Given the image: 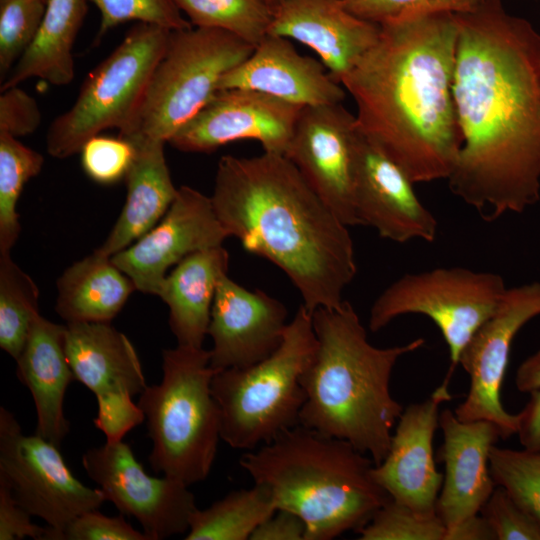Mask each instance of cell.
I'll return each instance as SVG.
<instances>
[{
	"instance_id": "obj_1",
	"label": "cell",
	"mask_w": 540,
	"mask_h": 540,
	"mask_svg": "<svg viewBox=\"0 0 540 540\" xmlns=\"http://www.w3.org/2000/svg\"><path fill=\"white\" fill-rule=\"evenodd\" d=\"M455 16L463 145L449 187L487 220L521 213L540 198V34L501 0Z\"/></svg>"
},
{
	"instance_id": "obj_2",
	"label": "cell",
	"mask_w": 540,
	"mask_h": 540,
	"mask_svg": "<svg viewBox=\"0 0 540 540\" xmlns=\"http://www.w3.org/2000/svg\"><path fill=\"white\" fill-rule=\"evenodd\" d=\"M380 26L378 40L341 81L357 126L414 184L448 179L463 145L452 91L455 13Z\"/></svg>"
},
{
	"instance_id": "obj_3",
	"label": "cell",
	"mask_w": 540,
	"mask_h": 540,
	"mask_svg": "<svg viewBox=\"0 0 540 540\" xmlns=\"http://www.w3.org/2000/svg\"><path fill=\"white\" fill-rule=\"evenodd\" d=\"M211 200L229 237L280 268L311 313L343 303L357 273L349 226L288 157L223 156Z\"/></svg>"
},
{
	"instance_id": "obj_4",
	"label": "cell",
	"mask_w": 540,
	"mask_h": 540,
	"mask_svg": "<svg viewBox=\"0 0 540 540\" xmlns=\"http://www.w3.org/2000/svg\"><path fill=\"white\" fill-rule=\"evenodd\" d=\"M317 345L300 376L305 400L299 424L345 440L374 465L386 457L403 406L390 392L397 361L420 349L424 338L388 348L373 346L348 301L312 312Z\"/></svg>"
},
{
	"instance_id": "obj_5",
	"label": "cell",
	"mask_w": 540,
	"mask_h": 540,
	"mask_svg": "<svg viewBox=\"0 0 540 540\" xmlns=\"http://www.w3.org/2000/svg\"><path fill=\"white\" fill-rule=\"evenodd\" d=\"M240 466L271 492L277 509L298 515L305 540L357 532L391 497L376 482L374 462L349 442L300 424L246 451Z\"/></svg>"
},
{
	"instance_id": "obj_6",
	"label": "cell",
	"mask_w": 540,
	"mask_h": 540,
	"mask_svg": "<svg viewBox=\"0 0 540 540\" xmlns=\"http://www.w3.org/2000/svg\"><path fill=\"white\" fill-rule=\"evenodd\" d=\"M210 358L203 347L163 350L162 380L147 385L137 402L152 441L151 468L189 486L207 478L221 439Z\"/></svg>"
},
{
	"instance_id": "obj_7",
	"label": "cell",
	"mask_w": 540,
	"mask_h": 540,
	"mask_svg": "<svg viewBox=\"0 0 540 540\" xmlns=\"http://www.w3.org/2000/svg\"><path fill=\"white\" fill-rule=\"evenodd\" d=\"M316 345L312 313L300 305L270 356L248 367L217 371L211 390L219 407L221 440L249 451L298 425L305 400L300 376Z\"/></svg>"
},
{
	"instance_id": "obj_8",
	"label": "cell",
	"mask_w": 540,
	"mask_h": 540,
	"mask_svg": "<svg viewBox=\"0 0 540 540\" xmlns=\"http://www.w3.org/2000/svg\"><path fill=\"white\" fill-rule=\"evenodd\" d=\"M254 48L221 29L192 26L171 31L140 105L119 136L131 143L169 142L212 99L224 75Z\"/></svg>"
},
{
	"instance_id": "obj_9",
	"label": "cell",
	"mask_w": 540,
	"mask_h": 540,
	"mask_svg": "<svg viewBox=\"0 0 540 540\" xmlns=\"http://www.w3.org/2000/svg\"><path fill=\"white\" fill-rule=\"evenodd\" d=\"M171 31L138 23L86 78L73 105L50 125L46 145L55 158L80 152L100 132L123 130L134 117Z\"/></svg>"
},
{
	"instance_id": "obj_10",
	"label": "cell",
	"mask_w": 540,
	"mask_h": 540,
	"mask_svg": "<svg viewBox=\"0 0 540 540\" xmlns=\"http://www.w3.org/2000/svg\"><path fill=\"white\" fill-rule=\"evenodd\" d=\"M507 286L494 272L465 267H439L408 273L386 287L370 309L369 329L377 332L399 316L420 314L440 330L449 350V380L463 349L494 313Z\"/></svg>"
},
{
	"instance_id": "obj_11",
	"label": "cell",
	"mask_w": 540,
	"mask_h": 540,
	"mask_svg": "<svg viewBox=\"0 0 540 540\" xmlns=\"http://www.w3.org/2000/svg\"><path fill=\"white\" fill-rule=\"evenodd\" d=\"M0 478L24 509L47 523L46 540H59L74 518L106 501L100 488L73 475L58 446L36 433L24 434L5 407L0 408Z\"/></svg>"
},
{
	"instance_id": "obj_12",
	"label": "cell",
	"mask_w": 540,
	"mask_h": 540,
	"mask_svg": "<svg viewBox=\"0 0 540 540\" xmlns=\"http://www.w3.org/2000/svg\"><path fill=\"white\" fill-rule=\"evenodd\" d=\"M65 350L75 380L94 393V425L107 441L122 440L145 416L133 396L147 383L135 347L110 323H66Z\"/></svg>"
},
{
	"instance_id": "obj_13",
	"label": "cell",
	"mask_w": 540,
	"mask_h": 540,
	"mask_svg": "<svg viewBox=\"0 0 540 540\" xmlns=\"http://www.w3.org/2000/svg\"><path fill=\"white\" fill-rule=\"evenodd\" d=\"M538 315L540 282L507 287L494 313L461 353L459 364L470 377V387L465 400L454 411L460 421H490L504 440L517 434L518 416L504 409L501 386L516 334Z\"/></svg>"
},
{
	"instance_id": "obj_14",
	"label": "cell",
	"mask_w": 540,
	"mask_h": 540,
	"mask_svg": "<svg viewBox=\"0 0 540 540\" xmlns=\"http://www.w3.org/2000/svg\"><path fill=\"white\" fill-rule=\"evenodd\" d=\"M87 475L121 514L133 516L149 540L186 533L197 509L189 485L174 478L150 476L130 445L107 441L82 456Z\"/></svg>"
},
{
	"instance_id": "obj_15",
	"label": "cell",
	"mask_w": 540,
	"mask_h": 540,
	"mask_svg": "<svg viewBox=\"0 0 540 540\" xmlns=\"http://www.w3.org/2000/svg\"><path fill=\"white\" fill-rule=\"evenodd\" d=\"M355 115L343 105L303 107L286 153L306 182L347 226L359 225L354 205Z\"/></svg>"
},
{
	"instance_id": "obj_16",
	"label": "cell",
	"mask_w": 540,
	"mask_h": 540,
	"mask_svg": "<svg viewBox=\"0 0 540 540\" xmlns=\"http://www.w3.org/2000/svg\"><path fill=\"white\" fill-rule=\"evenodd\" d=\"M227 237L211 197L182 186L161 220L111 259L136 290L159 296L172 266L195 252L222 245Z\"/></svg>"
},
{
	"instance_id": "obj_17",
	"label": "cell",
	"mask_w": 540,
	"mask_h": 540,
	"mask_svg": "<svg viewBox=\"0 0 540 540\" xmlns=\"http://www.w3.org/2000/svg\"><path fill=\"white\" fill-rule=\"evenodd\" d=\"M303 107L248 89L218 90L170 140L184 152H212L239 140L286 155Z\"/></svg>"
},
{
	"instance_id": "obj_18",
	"label": "cell",
	"mask_w": 540,
	"mask_h": 540,
	"mask_svg": "<svg viewBox=\"0 0 540 540\" xmlns=\"http://www.w3.org/2000/svg\"><path fill=\"white\" fill-rule=\"evenodd\" d=\"M413 185L406 173L359 130L354 179L359 225L373 227L380 237L397 243L433 242L438 221L420 201Z\"/></svg>"
},
{
	"instance_id": "obj_19",
	"label": "cell",
	"mask_w": 540,
	"mask_h": 540,
	"mask_svg": "<svg viewBox=\"0 0 540 540\" xmlns=\"http://www.w3.org/2000/svg\"><path fill=\"white\" fill-rule=\"evenodd\" d=\"M450 399L448 386L442 383L425 401L404 408L386 457L372 470L394 501L423 515L437 514L444 475L436 469L433 437L439 427V407Z\"/></svg>"
},
{
	"instance_id": "obj_20",
	"label": "cell",
	"mask_w": 540,
	"mask_h": 540,
	"mask_svg": "<svg viewBox=\"0 0 540 540\" xmlns=\"http://www.w3.org/2000/svg\"><path fill=\"white\" fill-rule=\"evenodd\" d=\"M288 311L262 290H249L228 274L219 281L211 308L208 335L215 370L244 368L270 356L281 344Z\"/></svg>"
},
{
	"instance_id": "obj_21",
	"label": "cell",
	"mask_w": 540,
	"mask_h": 540,
	"mask_svg": "<svg viewBox=\"0 0 540 540\" xmlns=\"http://www.w3.org/2000/svg\"><path fill=\"white\" fill-rule=\"evenodd\" d=\"M444 442L438 460L445 475L436 513L446 530L480 514L496 484L489 468L490 449L501 438L498 427L487 420L460 421L449 409L439 415Z\"/></svg>"
},
{
	"instance_id": "obj_22",
	"label": "cell",
	"mask_w": 540,
	"mask_h": 540,
	"mask_svg": "<svg viewBox=\"0 0 540 540\" xmlns=\"http://www.w3.org/2000/svg\"><path fill=\"white\" fill-rule=\"evenodd\" d=\"M381 26L348 12L341 0H282L268 34L295 40L318 56L341 83L360 57L378 40Z\"/></svg>"
},
{
	"instance_id": "obj_23",
	"label": "cell",
	"mask_w": 540,
	"mask_h": 540,
	"mask_svg": "<svg viewBox=\"0 0 540 540\" xmlns=\"http://www.w3.org/2000/svg\"><path fill=\"white\" fill-rule=\"evenodd\" d=\"M248 89L301 107L340 104L345 88L321 61L298 53L284 37L267 34L252 54L222 78L219 90Z\"/></svg>"
},
{
	"instance_id": "obj_24",
	"label": "cell",
	"mask_w": 540,
	"mask_h": 540,
	"mask_svg": "<svg viewBox=\"0 0 540 540\" xmlns=\"http://www.w3.org/2000/svg\"><path fill=\"white\" fill-rule=\"evenodd\" d=\"M65 331L66 325L51 322L39 314L16 359L17 377L33 397L35 433L58 447L69 433L63 403L68 386L75 380L66 355Z\"/></svg>"
},
{
	"instance_id": "obj_25",
	"label": "cell",
	"mask_w": 540,
	"mask_h": 540,
	"mask_svg": "<svg viewBox=\"0 0 540 540\" xmlns=\"http://www.w3.org/2000/svg\"><path fill=\"white\" fill-rule=\"evenodd\" d=\"M131 144L135 156L125 176L126 201L108 237L95 250L107 257L129 247L153 228L178 192L165 159V143L141 141Z\"/></svg>"
},
{
	"instance_id": "obj_26",
	"label": "cell",
	"mask_w": 540,
	"mask_h": 540,
	"mask_svg": "<svg viewBox=\"0 0 540 540\" xmlns=\"http://www.w3.org/2000/svg\"><path fill=\"white\" fill-rule=\"evenodd\" d=\"M228 267L229 253L220 245L187 256L165 277L159 297L169 307L177 345L203 347L216 290Z\"/></svg>"
},
{
	"instance_id": "obj_27",
	"label": "cell",
	"mask_w": 540,
	"mask_h": 540,
	"mask_svg": "<svg viewBox=\"0 0 540 540\" xmlns=\"http://www.w3.org/2000/svg\"><path fill=\"white\" fill-rule=\"evenodd\" d=\"M57 289L56 312L67 323H110L136 287L111 257L94 251L63 272Z\"/></svg>"
},
{
	"instance_id": "obj_28",
	"label": "cell",
	"mask_w": 540,
	"mask_h": 540,
	"mask_svg": "<svg viewBox=\"0 0 540 540\" xmlns=\"http://www.w3.org/2000/svg\"><path fill=\"white\" fill-rule=\"evenodd\" d=\"M87 0H47L40 27L24 54L1 82V91L40 78L64 86L74 78L72 49L87 11Z\"/></svg>"
},
{
	"instance_id": "obj_29",
	"label": "cell",
	"mask_w": 540,
	"mask_h": 540,
	"mask_svg": "<svg viewBox=\"0 0 540 540\" xmlns=\"http://www.w3.org/2000/svg\"><path fill=\"white\" fill-rule=\"evenodd\" d=\"M277 507L269 489L254 483L234 490L191 516L186 540H247Z\"/></svg>"
},
{
	"instance_id": "obj_30",
	"label": "cell",
	"mask_w": 540,
	"mask_h": 540,
	"mask_svg": "<svg viewBox=\"0 0 540 540\" xmlns=\"http://www.w3.org/2000/svg\"><path fill=\"white\" fill-rule=\"evenodd\" d=\"M38 298L33 279L13 261L10 253L0 254V347L15 360L40 314Z\"/></svg>"
},
{
	"instance_id": "obj_31",
	"label": "cell",
	"mask_w": 540,
	"mask_h": 540,
	"mask_svg": "<svg viewBox=\"0 0 540 540\" xmlns=\"http://www.w3.org/2000/svg\"><path fill=\"white\" fill-rule=\"evenodd\" d=\"M43 164L42 154L0 131V254L10 253L20 235L16 207L25 184Z\"/></svg>"
},
{
	"instance_id": "obj_32",
	"label": "cell",
	"mask_w": 540,
	"mask_h": 540,
	"mask_svg": "<svg viewBox=\"0 0 540 540\" xmlns=\"http://www.w3.org/2000/svg\"><path fill=\"white\" fill-rule=\"evenodd\" d=\"M196 27L225 30L254 47L268 34L273 11L264 0H173Z\"/></svg>"
},
{
	"instance_id": "obj_33",
	"label": "cell",
	"mask_w": 540,
	"mask_h": 540,
	"mask_svg": "<svg viewBox=\"0 0 540 540\" xmlns=\"http://www.w3.org/2000/svg\"><path fill=\"white\" fill-rule=\"evenodd\" d=\"M489 468L496 486L503 487L520 506L540 520V451L493 445Z\"/></svg>"
},
{
	"instance_id": "obj_34",
	"label": "cell",
	"mask_w": 540,
	"mask_h": 540,
	"mask_svg": "<svg viewBox=\"0 0 540 540\" xmlns=\"http://www.w3.org/2000/svg\"><path fill=\"white\" fill-rule=\"evenodd\" d=\"M357 533L360 540H445L437 514L423 515L390 498Z\"/></svg>"
},
{
	"instance_id": "obj_35",
	"label": "cell",
	"mask_w": 540,
	"mask_h": 540,
	"mask_svg": "<svg viewBox=\"0 0 540 540\" xmlns=\"http://www.w3.org/2000/svg\"><path fill=\"white\" fill-rule=\"evenodd\" d=\"M47 0H0L1 82L33 41Z\"/></svg>"
},
{
	"instance_id": "obj_36",
	"label": "cell",
	"mask_w": 540,
	"mask_h": 540,
	"mask_svg": "<svg viewBox=\"0 0 540 540\" xmlns=\"http://www.w3.org/2000/svg\"><path fill=\"white\" fill-rule=\"evenodd\" d=\"M100 12L98 37L110 29L128 22L138 21L159 26L170 31L190 28L173 0H87Z\"/></svg>"
},
{
	"instance_id": "obj_37",
	"label": "cell",
	"mask_w": 540,
	"mask_h": 540,
	"mask_svg": "<svg viewBox=\"0 0 540 540\" xmlns=\"http://www.w3.org/2000/svg\"><path fill=\"white\" fill-rule=\"evenodd\" d=\"M485 0H341L354 16L382 25L408 17L435 12L462 13L475 9Z\"/></svg>"
},
{
	"instance_id": "obj_38",
	"label": "cell",
	"mask_w": 540,
	"mask_h": 540,
	"mask_svg": "<svg viewBox=\"0 0 540 540\" xmlns=\"http://www.w3.org/2000/svg\"><path fill=\"white\" fill-rule=\"evenodd\" d=\"M496 540H540V520L496 486L480 510Z\"/></svg>"
},
{
	"instance_id": "obj_39",
	"label": "cell",
	"mask_w": 540,
	"mask_h": 540,
	"mask_svg": "<svg viewBox=\"0 0 540 540\" xmlns=\"http://www.w3.org/2000/svg\"><path fill=\"white\" fill-rule=\"evenodd\" d=\"M80 152L83 170L101 184L125 178L135 156L133 144L120 136L96 135L83 145Z\"/></svg>"
},
{
	"instance_id": "obj_40",
	"label": "cell",
	"mask_w": 540,
	"mask_h": 540,
	"mask_svg": "<svg viewBox=\"0 0 540 540\" xmlns=\"http://www.w3.org/2000/svg\"><path fill=\"white\" fill-rule=\"evenodd\" d=\"M59 540H149L119 515L106 516L96 510L74 518L62 531Z\"/></svg>"
},
{
	"instance_id": "obj_41",
	"label": "cell",
	"mask_w": 540,
	"mask_h": 540,
	"mask_svg": "<svg viewBox=\"0 0 540 540\" xmlns=\"http://www.w3.org/2000/svg\"><path fill=\"white\" fill-rule=\"evenodd\" d=\"M41 121L36 100L18 86L1 91L0 131L15 137L34 132Z\"/></svg>"
},
{
	"instance_id": "obj_42",
	"label": "cell",
	"mask_w": 540,
	"mask_h": 540,
	"mask_svg": "<svg viewBox=\"0 0 540 540\" xmlns=\"http://www.w3.org/2000/svg\"><path fill=\"white\" fill-rule=\"evenodd\" d=\"M31 514L15 499L8 484L0 478V540L47 539V527L34 524Z\"/></svg>"
},
{
	"instance_id": "obj_43",
	"label": "cell",
	"mask_w": 540,
	"mask_h": 540,
	"mask_svg": "<svg viewBox=\"0 0 540 540\" xmlns=\"http://www.w3.org/2000/svg\"><path fill=\"white\" fill-rule=\"evenodd\" d=\"M306 525L295 513L284 509L264 520L252 533L251 540H305Z\"/></svg>"
},
{
	"instance_id": "obj_44",
	"label": "cell",
	"mask_w": 540,
	"mask_h": 540,
	"mask_svg": "<svg viewBox=\"0 0 540 540\" xmlns=\"http://www.w3.org/2000/svg\"><path fill=\"white\" fill-rule=\"evenodd\" d=\"M529 394L528 402L517 414V435L523 448L540 451V390Z\"/></svg>"
},
{
	"instance_id": "obj_45",
	"label": "cell",
	"mask_w": 540,
	"mask_h": 540,
	"mask_svg": "<svg viewBox=\"0 0 540 540\" xmlns=\"http://www.w3.org/2000/svg\"><path fill=\"white\" fill-rule=\"evenodd\" d=\"M495 536L484 518L477 514L446 530L445 540H494Z\"/></svg>"
},
{
	"instance_id": "obj_46",
	"label": "cell",
	"mask_w": 540,
	"mask_h": 540,
	"mask_svg": "<svg viewBox=\"0 0 540 540\" xmlns=\"http://www.w3.org/2000/svg\"><path fill=\"white\" fill-rule=\"evenodd\" d=\"M515 384L522 393L540 390V349L519 365Z\"/></svg>"
},
{
	"instance_id": "obj_47",
	"label": "cell",
	"mask_w": 540,
	"mask_h": 540,
	"mask_svg": "<svg viewBox=\"0 0 540 540\" xmlns=\"http://www.w3.org/2000/svg\"><path fill=\"white\" fill-rule=\"evenodd\" d=\"M264 1L272 9L273 12L280 5V3L282 2V0H264Z\"/></svg>"
}]
</instances>
